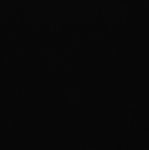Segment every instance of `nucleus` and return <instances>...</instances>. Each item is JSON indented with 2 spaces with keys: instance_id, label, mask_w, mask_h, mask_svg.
Listing matches in <instances>:
<instances>
[]
</instances>
